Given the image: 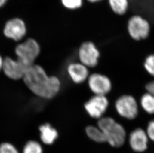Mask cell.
<instances>
[{"mask_svg":"<svg viewBox=\"0 0 154 153\" xmlns=\"http://www.w3.org/2000/svg\"><path fill=\"white\" fill-rule=\"evenodd\" d=\"M23 80L33 94L44 99L54 98L61 89V81L58 77L48 75L44 68L35 64L26 70Z\"/></svg>","mask_w":154,"mask_h":153,"instance_id":"cell-1","label":"cell"},{"mask_svg":"<svg viewBox=\"0 0 154 153\" xmlns=\"http://www.w3.org/2000/svg\"><path fill=\"white\" fill-rule=\"evenodd\" d=\"M97 126L104 134L106 142L113 147L119 148L126 141V133L123 126L113 118L103 117L98 120Z\"/></svg>","mask_w":154,"mask_h":153,"instance_id":"cell-2","label":"cell"},{"mask_svg":"<svg viewBox=\"0 0 154 153\" xmlns=\"http://www.w3.org/2000/svg\"><path fill=\"white\" fill-rule=\"evenodd\" d=\"M41 47L35 39L29 38L16 46L15 54L17 59L27 69L35 64V61L39 56Z\"/></svg>","mask_w":154,"mask_h":153,"instance_id":"cell-3","label":"cell"},{"mask_svg":"<svg viewBox=\"0 0 154 153\" xmlns=\"http://www.w3.org/2000/svg\"><path fill=\"white\" fill-rule=\"evenodd\" d=\"M127 30L132 39L135 40H142L148 37L151 26L148 21L144 17L140 15H134L128 20Z\"/></svg>","mask_w":154,"mask_h":153,"instance_id":"cell-4","label":"cell"},{"mask_svg":"<svg viewBox=\"0 0 154 153\" xmlns=\"http://www.w3.org/2000/svg\"><path fill=\"white\" fill-rule=\"evenodd\" d=\"M115 108L118 114L124 118L132 120L138 114V104L135 98L125 94L119 97L115 103Z\"/></svg>","mask_w":154,"mask_h":153,"instance_id":"cell-5","label":"cell"},{"mask_svg":"<svg viewBox=\"0 0 154 153\" xmlns=\"http://www.w3.org/2000/svg\"><path fill=\"white\" fill-rule=\"evenodd\" d=\"M78 55L81 63L87 68H93L98 63L100 53L93 42L85 41L80 45Z\"/></svg>","mask_w":154,"mask_h":153,"instance_id":"cell-6","label":"cell"},{"mask_svg":"<svg viewBox=\"0 0 154 153\" xmlns=\"http://www.w3.org/2000/svg\"><path fill=\"white\" fill-rule=\"evenodd\" d=\"M109 106V101L105 95H94L85 103V108L87 114L95 119L103 117Z\"/></svg>","mask_w":154,"mask_h":153,"instance_id":"cell-7","label":"cell"},{"mask_svg":"<svg viewBox=\"0 0 154 153\" xmlns=\"http://www.w3.org/2000/svg\"><path fill=\"white\" fill-rule=\"evenodd\" d=\"M89 88L95 95H105L112 90V82L107 76L95 73L88 79Z\"/></svg>","mask_w":154,"mask_h":153,"instance_id":"cell-8","label":"cell"},{"mask_svg":"<svg viewBox=\"0 0 154 153\" xmlns=\"http://www.w3.org/2000/svg\"><path fill=\"white\" fill-rule=\"evenodd\" d=\"M26 33L25 22L20 18L11 19L6 22L4 28V34L7 38L14 40H20Z\"/></svg>","mask_w":154,"mask_h":153,"instance_id":"cell-9","label":"cell"},{"mask_svg":"<svg viewBox=\"0 0 154 153\" xmlns=\"http://www.w3.org/2000/svg\"><path fill=\"white\" fill-rule=\"evenodd\" d=\"M28 69L17 59L7 57L4 59L3 69L5 75L13 80L23 79Z\"/></svg>","mask_w":154,"mask_h":153,"instance_id":"cell-10","label":"cell"},{"mask_svg":"<svg viewBox=\"0 0 154 153\" xmlns=\"http://www.w3.org/2000/svg\"><path fill=\"white\" fill-rule=\"evenodd\" d=\"M149 139L147 132L142 129L138 128L133 130L130 134L129 143L134 152L142 153L148 149Z\"/></svg>","mask_w":154,"mask_h":153,"instance_id":"cell-11","label":"cell"},{"mask_svg":"<svg viewBox=\"0 0 154 153\" xmlns=\"http://www.w3.org/2000/svg\"><path fill=\"white\" fill-rule=\"evenodd\" d=\"M67 74L70 79L75 84H80L88 79V68L80 62H72L67 67Z\"/></svg>","mask_w":154,"mask_h":153,"instance_id":"cell-12","label":"cell"},{"mask_svg":"<svg viewBox=\"0 0 154 153\" xmlns=\"http://www.w3.org/2000/svg\"><path fill=\"white\" fill-rule=\"evenodd\" d=\"M39 131L41 141L47 145L53 144L58 138V133L57 129L48 123L42 124L39 126Z\"/></svg>","mask_w":154,"mask_h":153,"instance_id":"cell-13","label":"cell"},{"mask_svg":"<svg viewBox=\"0 0 154 153\" xmlns=\"http://www.w3.org/2000/svg\"><path fill=\"white\" fill-rule=\"evenodd\" d=\"M85 132L87 136L93 141L99 143L106 142L104 134L98 126H88L85 128Z\"/></svg>","mask_w":154,"mask_h":153,"instance_id":"cell-14","label":"cell"},{"mask_svg":"<svg viewBox=\"0 0 154 153\" xmlns=\"http://www.w3.org/2000/svg\"><path fill=\"white\" fill-rule=\"evenodd\" d=\"M112 11L117 15L122 16L126 14L129 8L128 0H108Z\"/></svg>","mask_w":154,"mask_h":153,"instance_id":"cell-15","label":"cell"},{"mask_svg":"<svg viewBox=\"0 0 154 153\" xmlns=\"http://www.w3.org/2000/svg\"><path fill=\"white\" fill-rule=\"evenodd\" d=\"M141 107L149 114H154V95L150 92L144 94L140 100Z\"/></svg>","mask_w":154,"mask_h":153,"instance_id":"cell-16","label":"cell"},{"mask_svg":"<svg viewBox=\"0 0 154 153\" xmlns=\"http://www.w3.org/2000/svg\"><path fill=\"white\" fill-rule=\"evenodd\" d=\"M22 153H44L42 146L35 140H29L23 146Z\"/></svg>","mask_w":154,"mask_h":153,"instance_id":"cell-17","label":"cell"},{"mask_svg":"<svg viewBox=\"0 0 154 153\" xmlns=\"http://www.w3.org/2000/svg\"><path fill=\"white\" fill-rule=\"evenodd\" d=\"M64 7L70 10H75L82 7L83 0H61Z\"/></svg>","mask_w":154,"mask_h":153,"instance_id":"cell-18","label":"cell"},{"mask_svg":"<svg viewBox=\"0 0 154 153\" xmlns=\"http://www.w3.org/2000/svg\"><path fill=\"white\" fill-rule=\"evenodd\" d=\"M144 68L148 74L154 76V54H151L146 58Z\"/></svg>","mask_w":154,"mask_h":153,"instance_id":"cell-19","label":"cell"},{"mask_svg":"<svg viewBox=\"0 0 154 153\" xmlns=\"http://www.w3.org/2000/svg\"><path fill=\"white\" fill-rule=\"evenodd\" d=\"M0 153H19V152L12 143L4 142L0 144Z\"/></svg>","mask_w":154,"mask_h":153,"instance_id":"cell-20","label":"cell"},{"mask_svg":"<svg viewBox=\"0 0 154 153\" xmlns=\"http://www.w3.org/2000/svg\"><path fill=\"white\" fill-rule=\"evenodd\" d=\"M146 132L149 139L154 142V120H151L148 123Z\"/></svg>","mask_w":154,"mask_h":153,"instance_id":"cell-21","label":"cell"},{"mask_svg":"<svg viewBox=\"0 0 154 153\" xmlns=\"http://www.w3.org/2000/svg\"><path fill=\"white\" fill-rule=\"evenodd\" d=\"M147 92L154 95V81L148 82L146 86Z\"/></svg>","mask_w":154,"mask_h":153,"instance_id":"cell-22","label":"cell"},{"mask_svg":"<svg viewBox=\"0 0 154 153\" xmlns=\"http://www.w3.org/2000/svg\"><path fill=\"white\" fill-rule=\"evenodd\" d=\"M3 63H4V59L0 55V72L3 69Z\"/></svg>","mask_w":154,"mask_h":153,"instance_id":"cell-23","label":"cell"},{"mask_svg":"<svg viewBox=\"0 0 154 153\" xmlns=\"http://www.w3.org/2000/svg\"><path fill=\"white\" fill-rule=\"evenodd\" d=\"M7 2V0H0V8L4 6Z\"/></svg>","mask_w":154,"mask_h":153,"instance_id":"cell-24","label":"cell"},{"mask_svg":"<svg viewBox=\"0 0 154 153\" xmlns=\"http://www.w3.org/2000/svg\"><path fill=\"white\" fill-rule=\"evenodd\" d=\"M89 2L91 3H97V2H99L101 1L102 0H87Z\"/></svg>","mask_w":154,"mask_h":153,"instance_id":"cell-25","label":"cell"}]
</instances>
